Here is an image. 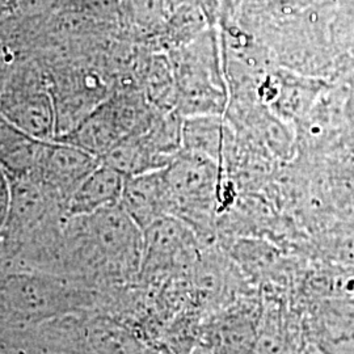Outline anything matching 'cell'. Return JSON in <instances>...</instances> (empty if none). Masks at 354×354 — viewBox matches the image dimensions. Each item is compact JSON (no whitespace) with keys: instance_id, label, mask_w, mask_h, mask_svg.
I'll return each instance as SVG.
<instances>
[{"instance_id":"6da1fadb","label":"cell","mask_w":354,"mask_h":354,"mask_svg":"<svg viewBox=\"0 0 354 354\" xmlns=\"http://www.w3.org/2000/svg\"><path fill=\"white\" fill-rule=\"evenodd\" d=\"M0 115L32 138L57 137V112L46 68L37 61L13 64L0 91Z\"/></svg>"},{"instance_id":"7a4b0ae2","label":"cell","mask_w":354,"mask_h":354,"mask_svg":"<svg viewBox=\"0 0 354 354\" xmlns=\"http://www.w3.org/2000/svg\"><path fill=\"white\" fill-rule=\"evenodd\" d=\"M153 117L146 100L130 92L111 95L70 133L55 138L102 159L114 145L147 127Z\"/></svg>"},{"instance_id":"3957f363","label":"cell","mask_w":354,"mask_h":354,"mask_svg":"<svg viewBox=\"0 0 354 354\" xmlns=\"http://www.w3.org/2000/svg\"><path fill=\"white\" fill-rule=\"evenodd\" d=\"M163 171L171 194V215L184 221L210 213L221 183V165L201 153L181 150Z\"/></svg>"},{"instance_id":"277c9868","label":"cell","mask_w":354,"mask_h":354,"mask_svg":"<svg viewBox=\"0 0 354 354\" xmlns=\"http://www.w3.org/2000/svg\"><path fill=\"white\" fill-rule=\"evenodd\" d=\"M102 159L71 143L62 140L45 142L37 169L33 177L55 200L67 203L74 190Z\"/></svg>"},{"instance_id":"5b68a950","label":"cell","mask_w":354,"mask_h":354,"mask_svg":"<svg viewBox=\"0 0 354 354\" xmlns=\"http://www.w3.org/2000/svg\"><path fill=\"white\" fill-rule=\"evenodd\" d=\"M308 342L324 354H354V301L319 298L307 323Z\"/></svg>"},{"instance_id":"8992f818","label":"cell","mask_w":354,"mask_h":354,"mask_svg":"<svg viewBox=\"0 0 354 354\" xmlns=\"http://www.w3.org/2000/svg\"><path fill=\"white\" fill-rule=\"evenodd\" d=\"M194 256V234L187 222L175 215H165L143 230L142 268L189 264Z\"/></svg>"},{"instance_id":"52a82bcc","label":"cell","mask_w":354,"mask_h":354,"mask_svg":"<svg viewBox=\"0 0 354 354\" xmlns=\"http://www.w3.org/2000/svg\"><path fill=\"white\" fill-rule=\"evenodd\" d=\"M163 169L125 178L120 205L142 231L158 219L172 214L171 194Z\"/></svg>"},{"instance_id":"ba28073f","label":"cell","mask_w":354,"mask_h":354,"mask_svg":"<svg viewBox=\"0 0 354 354\" xmlns=\"http://www.w3.org/2000/svg\"><path fill=\"white\" fill-rule=\"evenodd\" d=\"M127 177L112 167L100 163L74 190L66 203L73 218L88 216L121 201Z\"/></svg>"},{"instance_id":"9c48e42d","label":"cell","mask_w":354,"mask_h":354,"mask_svg":"<svg viewBox=\"0 0 354 354\" xmlns=\"http://www.w3.org/2000/svg\"><path fill=\"white\" fill-rule=\"evenodd\" d=\"M11 206L6 232H20L35 226L55 198L33 176H10Z\"/></svg>"},{"instance_id":"30bf717a","label":"cell","mask_w":354,"mask_h":354,"mask_svg":"<svg viewBox=\"0 0 354 354\" xmlns=\"http://www.w3.org/2000/svg\"><path fill=\"white\" fill-rule=\"evenodd\" d=\"M44 145L0 115V165L8 176H33Z\"/></svg>"},{"instance_id":"8fae6325","label":"cell","mask_w":354,"mask_h":354,"mask_svg":"<svg viewBox=\"0 0 354 354\" xmlns=\"http://www.w3.org/2000/svg\"><path fill=\"white\" fill-rule=\"evenodd\" d=\"M181 142L184 151L201 153L221 165L226 142L222 115H194L183 118Z\"/></svg>"},{"instance_id":"7c38bea8","label":"cell","mask_w":354,"mask_h":354,"mask_svg":"<svg viewBox=\"0 0 354 354\" xmlns=\"http://www.w3.org/2000/svg\"><path fill=\"white\" fill-rule=\"evenodd\" d=\"M11 206V180L6 169L0 165V238L6 234V227Z\"/></svg>"},{"instance_id":"4fadbf2b","label":"cell","mask_w":354,"mask_h":354,"mask_svg":"<svg viewBox=\"0 0 354 354\" xmlns=\"http://www.w3.org/2000/svg\"><path fill=\"white\" fill-rule=\"evenodd\" d=\"M297 354H324L319 348L311 342H306L304 346L297 352Z\"/></svg>"}]
</instances>
